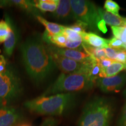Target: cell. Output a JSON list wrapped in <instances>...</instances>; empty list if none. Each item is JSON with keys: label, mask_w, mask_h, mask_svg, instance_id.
Wrapping results in <instances>:
<instances>
[{"label": "cell", "mask_w": 126, "mask_h": 126, "mask_svg": "<svg viewBox=\"0 0 126 126\" xmlns=\"http://www.w3.org/2000/svg\"><path fill=\"white\" fill-rule=\"evenodd\" d=\"M98 12L100 18L106 24L110 26H123L125 27L126 19L120 15H116L110 13L100 7H98Z\"/></svg>", "instance_id": "cell-14"}, {"label": "cell", "mask_w": 126, "mask_h": 126, "mask_svg": "<svg viewBox=\"0 0 126 126\" xmlns=\"http://www.w3.org/2000/svg\"><path fill=\"white\" fill-rule=\"evenodd\" d=\"M113 113L111 100L102 96L94 97L83 108L78 126H110Z\"/></svg>", "instance_id": "cell-3"}, {"label": "cell", "mask_w": 126, "mask_h": 126, "mask_svg": "<svg viewBox=\"0 0 126 126\" xmlns=\"http://www.w3.org/2000/svg\"><path fill=\"white\" fill-rule=\"evenodd\" d=\"M36 18L39 22L45 26L46 29L45 32L50 36L57 35V34L61 33L65 28V26L64 25L54 22H50L41 15L37 16Z\"/></svg>", "instance_id": "cell-16"}, {"label": "cell", "mask_w": 126, "mask_h": 126, "mask_svg": "<svg viewBox=\"0 0 126 126\" xmlns=\"http://www.w3.org/2000/svg\"><path fill=\"white\" fill-rule=\"evenodd\" d=\"M22 116L18 109L11 106H0V126H17Z\"/></svg>", "instance_id": "cell-10"}, {"label": "cell", "mask_w": 126, "mask_h": 126, "mask_svg": "<svg viewBox=\"0 0 126 126\" xmlns=\"http://www.w3.org/2000/svg\"><path fill=\"white\" fill-rule=\"evenodd\" d=\"M9 31H10V26L7 20L1 19L0 20V44L4 43L8 37Z\"/></svg>", "instance_id": "cell-19"}, {"label": "cell", "mask_w": 126, "mask_h": 126, "mask_svg": "<svg viewBox=\"0 0 126 126\" xmlns=\"http://www.w3.org/2000/svg\"><path fill=\"white\" fill-rule=\"evenodd\" d=\"M47 48L49 51L65 57L68 59L77 61L84 64H90L94 60L90 55L84 51L83 48L78 49H69L65 48H60L53 45H47Z\"/></svg>", "instance_id": "cell-9"}, {"label": "cell", "mask_w": 126, "mask_h": 126, "mask_svg": "<svg viewBox=\"0 0 126 126\" xmlns=\"http://www.w3.org/2000/svg\"><path fill=\"white\" fill-rule=\"evenodd\" d=\"M10 1L11 5H14L28 14H31L37 17L40 16V11L36 8L34 1L29 0H12Z\"/></svg>", "instance_id": "cell-15"}, {"label": "cell", "mask_w": 126, "mask_h": 126, "mask_svg": "<svg viewBox=\"0 0 126 126\" xmlns=\"http://www.w3.org/2000/svg\"><path fill=\"white\" fill-rule=\"evenodd\" d=\"M49 52L56 67L59 68L62 73L72 74L81 72H86L88 73V65L89 64H86L78 62L60 56L54 52L50 51Z\"/></svg>", "instance_id": "cell-7"}, {"label": "cell", "mask_w": 126, "mask_h": 126, "mask_svg": "<svg viewBox=\"0 0 126 126\" xmlns=\"http://www.w3.org/2000/svg\"><path fill=\"white\" fill-rule=\"evenodd\" d=\"M74 20L87 25L88 29L98 33V24L101 21L98 7L94 2L87 0H71Z\"/></svg>", "instance_id": "cell-6"}, {"label": "cell", "mask_w": 126, "mask_h": 126, "mask_svg": "<svg viewBox=\"0 0 126 126\" xmlns=\"http://www.w3.org/2000/svg\"><path fill=\"white\" fill-rule=\"evenodd\" d=\"M123 96L124 98L126 99V88L123 91Z\"/></svg>", "instance_id": "cell-34"}, {"label": "cell", "mask_w": 126, "mask_h": 126, "mask_svg": "<svg viewBox=\"0 0 126 126\" xmlns=\"http://www.w3.org/2000/svg\"><path fill=\"white\" fill-rule=\"evenodd\" d=\"M5 18L7 19L10 26V31H9L8 37L4 43V53L7 56L9 57L12 54L17 45L18 40V32L13 21L9 18V16L5 15Z\"/></svg>", "instance_id": "cell-11"}, {"label": "cell", "mask_w": 126, "mask_h": 126, "mask_svg": "<svg viewBox=\"0 0 126 126\" xmlns=\"http://www.w3.org/2000/svg\"><path fill=\"white\" fill-rule=\"evenodd\" d=\"M81 35L82 39V42L91 46L100 48H106L109 47L108 43L109 39L103 38L94 33L86 32L81 34Z\"/></svg>", "instance_id": "cell-13"}, {"label": "cell", "mask_w": 126, "mask_h": 126, "mask_svg": "<svg viewBox=\"0 0 126 126\" xmlns=\"http://www.w3.org/2000/svg\"><path fill=\"white\" fill-rule=\"evenodd\" d=\"M106 25V23H105L103 20H101V21H100L98 24V29L99 30V31L102 32L104 33H106V32L108 31V29H107Z\"/></svg>", "instance_id": "cell-31"}, {"label": "cell", "mask_w": 126, "mask_h": 126, "mask_svg": "<svg viewBox=\"0 0 126 126\" xmlns=\"http://www.w3.org/2000/svg\"><path fill=\"white\" fill-rule=\"evenodd\" d=\"M68 27L70 28V29L73 30L74 31L79 33L80 34L86 33V30L88 29L87 25L85 24V23L81 22L79 21H76L72 25H71L70 26H68Z\"/></svg>", "instance_id": "cell-23"}, {"label": "cell", "mask_w": 126, "mask_h": 126, "mask_svg": "<svg viewBox=\"0 0 126 126\" xmlns=\"http://www.w3.org/2000/svg\"><path fill=\"white\" fill-rule=\"evenodd\" d=\"M114 61V60H111L109 59L108 58H105V59L99 60V63L102 69H106L109 67Z\"/></svg>", "instance_id": "cell-29"}, {"label": "cell", "mask_w": 126, "mask_h": 126, "mask_svg": "<svg viewBox=\"0 0 126 126\" xmlns=\"http://www.w3.org/2000/svg\"><path fill=\"white\" fill-rule=\"evenodd\" d=\"M75 93H63L52 95H41L26 101L24 106L35 114L48 117L60 116L74 108L77 101Z\"/></svg>", "instance_id": "cell-2"}, {"label": "cell", "mask_w": 126, "mask_h": 126, "mask_svg": "<svg viewBox=\"0 0 126 126\" xmlns=\"http://www.w3.org/2000/svg\"><path fill=\"white\" fill-rule=\"evenodd\" d=\"M59 122L54 117H47L42 121L39 126H57Z\"/></svg>", "instance_id": "cell-26"}, {"label": "cell", "mask_w": 126, "mask_h": 126, "mask_svg": "<svg viewBox=\"0 0 126 126\" xmlns=\"http://www.w3.org/2000/svg\"><path fill=\"white\" fill-rule=\"evenodd\" d=\"M7 6H11L10 1H4V0H0V8L6 7Z\"/></svg>", "instance_id": "cell-32"}, {"label": "cell", "mask_w": 126, "mask_h": 126, "mask_svg": "<svg viewBox=\"0 0 126 126\" xmlns=\"http://www.w3.org/2000/svg\"><path fill=\"white\" fill-rule=\"evenodd\" d=\"M53 16L56 19L63 22L74 20L70 1L59 0L58 7L53 13Z\"/></svg>", "instance_id": "cell-12"}, {"label": "cell", "mask_w": 126, "mask_h": 126, "mask_svg": "<svg viewBox=\"0 0 126 126\" xmlns=\"http://www.w3.org/2000/svg\"><path fill=\"white\" fill-rule=\"evenodd\" d=\"M20 51L25 70L36 83L42 82L56 68L42 37L28 38L22 44Z\"/></svg>", "instance_id": "cell-1"}, {"label": "cell", "mask_w": 126, "mask_h": 126, "mask_svg": "<svg viewBox=\"0 0 126 126\" xmlns=\"http://www.w3.org/2000/svg\"><path fill=\"white\" fill-rule=\"evenodd\" d=\"M96 83V82L90 78L88 72L61 73L42 95L89 91L95 86Z\"/></svg>", "instance_id": "cell-4"}, {"label": "cell", "mask_w": 126, "mask_h": 126, "mask_svg": "<svg viewBox=\"0 0 126 126\" xmlns=\"http://www.w3.org/2000/svg\"><path fill=\"white\" fill-rule=\"evenodd\" d=\"M125 19H126V25H125V27H126V18H125Z\"/></svg>", "instance_id": "cell-36"}, {"label": "cell", "mask_w": 126, "mask_h": 126, "mask_svg": "<svg viewBox=\"0 0 126 126\" xmlns=\"http://www.w3.org/2000/svg\"><path fill=\"white\" fill-rule=\"evenodd\" d=\"M63 33L65 36L66 38L68 40L70 41H82V36L81 34L73 30L70 29L68 26H65Z\"/></svg>", "instance_id": "cell-22"}, {"label": "cell", "mask_w": 126, "mask_h": 126, "mask_svg": "<svg viewBox=\"0 0 126 126\" xmlns=\"http://www.w3.org/2000/svg\"><path fill=\"white\" fill-rule=\"evenodd\" d=\"M116 126H126V103L123 107Z\"/></svg>", "instance_id": "cell-25"}, {"label": "cell", "mask_w": 126, "mask_h": 126, "mask_svg": "<svg viewBox=\"0 0 126 126\" xmlns=\"http://www.w3.org/2000/svg\"><path fill=\"white\" fill-rule=\"evenodd\" d=\"M111 29L114 37L119 39L124 44L126 43V27L111 26Z\"/></svg>", "instance_id": "cell-21"}, {"label": "cell", "mask_w": 126, "mask_h": 126, "mask_svg": "<svg viewBox=\"0 0 126 126\" xmlns=\"http://www.w3.org/2000/svg\"><path fill=\"white\" fill-rule=\"evenodd\" d=\"M125 64L114 61L109 67L106 69H102L99 75V78H109L117 75L120 72L125 70Z\"/></svg>", "instance_id": "cell-17"}, {"label": "cell", "mask_w": 126, "mask_h": 126, "mask_svg": "<svg viewBox=\"0 0 126 126\" xmlns=\"http://www.w3.org/2000/svg\"><path fill=\"white\" fill-rule=\"evenodd\" d=\"M17 126H33V125L29 123H22Z\"/></svg>", "instance_id": "cell-33"}, {"label": "cell", "mask_w": 126, "mask_h": 126, "mask_svg": "<svg viewBox=\"0 0 126 126\" xmlns=\"http://www.w3.org/2000/svg\"><path fill=\"white\" fill-rule=\"evenodd\" d=\"M59 0H37L34 1L35 7L40 12L53 13L58 7Z\"/></svg>", "instance_id": "cell-18"}, {"label": "cell", "mask_w": 126, "mask_h": 126, "mask_svg": "<svg viewBox=\"0 0 126 126\" xmlns=\"http://www.w3.org/2000/svg\"><path fill=\"white\" fill-rule=\"evenodd\" d=\"M125 66H126V68H125V70H126V63L125 64Z\"/></svg>", "instance_id": "cell-37"}, {"label": "cell", "mask_w": 126, "mask_h": 126, "mask_svg": "<svg viewBox=\"0 0 126 126\" xmlns=\"http://www.w3.org/2000/svg\"><path fill=\"white\" fill-rule=\"evenodd\" d=\"M7 61L3 55H0V72L4 71L7 68Z\"/></svg>", "instance_id": "cell-30"}, {"label": "cell", "mask_w": 126, "mask_h": 126, "mask_svg": "<svg viewBox=\"0 0 126 126\" xmlns=\"http://www.w3.org/2000/svg\"><path fill=\"white\" fill-rule=\"evenodd\" d=\"M104 9L110 13L116 15H119L120 7L117 2L113 0H106L104 4Z\"/></svg>", "instance_id": "cell-20"}, {"label": "cell", "mask_w": 126, "mask_h": 126, "mask_svg": "<svg viewBox=\"0 0 126 126\" xmlns=\"http://www.w3.org/2000/svg\"><path fill=\"white\" fill-rule=\"evenodd\" d=\"M115 61L125 64L126 63V50H120L116 55Z\"/></svg>", "instance_id": "cell-28"}, {"label": "cell", "mask_w": 126, "mask_h": 126, "mask_svg": "<svg viewBox=\"0 0 126 126\" xmlns=\"http://www.w3.org/2000/svg\"><path fill=\"white\" fill-rule=\"evenodd\" d=\"M108 46L116 50H124L123 42L119 39L114 37L109 40Z\"/></svg>", "instance_id": "cell-24"}, {"label": "cell", "mask_w": 126, "mask_h": 126, "mask_svg": "<svg viewBox=\"0 0 126 126\" xmlns=\"http://www.w3.org/2000/svg\"><path fill=\"white\" fill-rule=\"evenodd\" d=\"M96 85L103 93L119 92L126 85V73L113 77L98 78Z\"/></svg>", "instance_id": "cell-8"}, {"label": "cell", "mask_w": 126, "mask_h": 126, "mask_svg": "<svg viewBox=\"0 0 126 126\" xmlns=\"http://www.w3.org/2000/svg\"><path fill=\"white\" fill-rule=\"evenodd\" d=\"M124 49L126 50V43L124 44Z\"/></svg>", "instance_id": "cell-35"}, {"label": "cell", "mask_w": 126, "mask_h": 126, "mask_svg": "<svg viewBox=\"0 0 126 126\" xmlns=\"http://www.w3.org/2000/svg\"><path fill=\"white\" fill-rule=\"evenodd\" d=\"M105 52H106V57L108 58L109 59L111 60L115 61L117 52L120 50L114 49V48H110V47H107V48H105Z\"/></svg>", "instance_id": "cell-27"}, {"label": "cell", "mask_w": 126, "mask_h": 126, "mask_svg": "<svg viewBox=\"0 0 126 126\" xmlns=\"http://www.w3.org/2000/svg\"><path fill=\"white\" fill-rule=\"evenodd\" d=\"M23 88L20 79L12 68L0 72V106H9L21 94Z\"/></svg>", "instance_id": "cell-5"}]
</instances>
